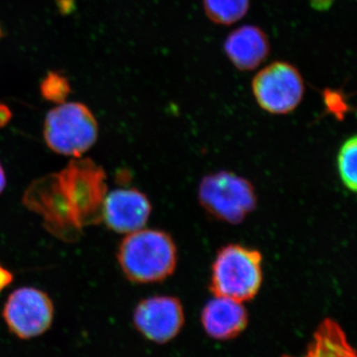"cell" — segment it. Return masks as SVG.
I'll use <instances>...</instances> for the list:
<instances>
[{
  "label": "cell",
  "instance_id": "cell-1",
  "mask_svg": "<svg viewBox=\"0 0 357 357\" xmlns=\"http://www.w3.org/2000/svg\"><path fill=\"white\" fill-rule=\"evenodd\" d=\"M119 266L133 283H156L175 271L178 252L172 237L165 231L143 229L128 234L117 252Z\"/></svg>",
  "mask_w": 357,
  "mask_h": 357
},
{
  "label": "cell",
  "instance_id": "cell-2",
  "mask_svg": "<svg viewBox=\"0 0 357 357\" xmlns=\"http://www.w3.org/2000/svg\"><path fill=\"white\" fill-rule=\"evenodd\" d=\"M262 280L259 251L239 244H229L218 251L211 276V290L217 297L241 303L253 299Z\"/></svg>",
  "mask_w": 357,
  "mask_h": 357
},
{
  "label": "cell",
  "instance_id": "cell-3",
  "mask_svg": "<svg viewBox=\"0 0 357 357\" xmlns=\"http://www.w3.org/2000/svg\"><path fill=\"white\" fill-rule=\"evenodd\" d=\"M98 135L95 115L83 103H61L45 119V141L58 154L79 158L93 146Z\"/></svg>",
  "mask_w": 357,
  "mask_h": 357
},
{
  "label": "cell",
  "instance_id": "cell-4",
  "mask_svg": "<svg viewBox=\"0 0 357 357\" xmlns=\"http://www.w3.org/2000/svg\"><path fill=\"white\" fill-rule=\"evenodd\" d=\"M199 204L210 215L229 223L243 222L256 206L255 190L249 181L229 172L206 176L199 187Z\"/></svg>",
  "mask_w": 357,
  "mask_h": 357
},
{
  "label": "cell",
  "instance_id": "cell-5",
  "mask_svg": "<svg viewBox=\"0 0 357 357\" xmlns=\"http://www.w3.org/2000/svg\"><path fill=\"white\" fill-rule=\"evenodd\" d=\"M53 301L44 291L22 287L13 291L2 310L9 332L20 340L38 337L51 328Z\"/></svg>",
  "mask_w": 357,
  "mask_h": 357
},
{
  "label": "cell",
  "instance_id": "cell-6",
  "mask_svg": "<svg viewBox=\"0 0 357 357\" xmlns=\"http://www.w3.org/2000/svg\"><path fill=\"white\" fill-rule=\"evenodd\" d=\"M252 91L256 102L265 112L286 114L300 105L305 86L299 70L294 66L276 62L256 75Z\"/></svg>",
  "mask_w": 357,
  "mask_h": 357
},
{
  "label": "cell",
  "instance_id": "cell-7",
  "mask_svg": "<svg viewBox=\"0 0 357 357\" xmlns=\"http://www.w3.org/2000/svg\"><path fill=\"white\" fill-rule=\"evenodd\" d=\"M184 319L182 304L170 296H154L142 300L133 314L136 330L157 344L173 340L184 325Z\"/></svg>",
  "mask_w": 357,
  "mask_h": 357
},
{
  "label": "cell",
  "instance_id": "cell-8",
  "mask_svg": "<svg viewBox=\"0 0 357 357\" xmlns=\"http://www.w3.org/2000/svg\"><path fill=\"white\" fill-rule=\"evenodd\" d=\"M151 211V203L143 192L117 189L105 197L102 218L109 229L128 234L145 227Z\"/></svg>",
  "mask_w": 357,
  "mask_h": 357
},
{
  "label": "cell",
  "instance_id": "cell-9",
  "mask_svg": "<svg viewBox=\"0 0 357 357\" xmlns=\"http://www.w3.org/2000/svg\"><path fill=\"white\" fill-rule=\"evenodd\" d=\"M248 321V312L241 302L217 296L206 305L202 314L204 330L215 340L236 337L246 328Z\"/></svg>",
  "mask_w": 357,
  "mask_h": 357
},
{
  "label": "cell",
  "instance_id": "cell-10",
  "mask_svg": "<svg viewBox=\"0 0 357 357\" xmlns=\"http://www.w3.org/2000/svg\"><path fill=\"white\" fill-rule=\"evenodd\" d=\"M225 50L236 68L250 70L266 60L269 42L259 28L252 25L243 26L227 37Z\"/></svg>",
  "mask_w": 357,
  "mask_h": 357
},
{
  "label": "cell",
  "instance_id": "cell-11",
  "mask_svg": "<svg viewBox=\"0 0 357 357\" xmlns=\"http://www.w3.org/2000/svg\"><path fill=\"white\" fill-rule=\"evenodd\" d=\"M291 357V356H283ZM304 357H356L342 326L326 319L314 333Z\"/></svg>",
  "mask_w": 357,
  "mask_h": 357
},
{
  "label": "cell",
  "instance_id": "cell-12",
  "mask_svg": "<svg viewBox=\"0 0 357 357\" xmlns=\"http://www.w3.org/2000/svg\"><path fill=\"white\" fill-rule=\"evenodd\" d=\"M206 15L213 22L230 25L245 15L249 8V0H204Z\"/></svg>",
  "mask_w": 357,
  "mask_h": 357
},
{
  "label": "cell",
  "instance_id": "cell-13",
  "mask_svg": "<svg viewBox=\"0 0 357 357\" xmlns=\"http://www.w3.org/2000/svg\"><path fill=\"white\" fill-rule=\"evenodd\" d=\"M356 155V137L352 136L342 144L337 155V169L340 178L345 187L351 192H356L357 187Z\"/></svg>",
  "mask_w": 357,
  "mask_h": 357
},
{
  "label": "cell",
  "instance_id": "cell-14",
  "mask_svg": "<svg viewBox=\"0 0 357 357\" xmlns=\"http://www.w3.org/2000/svg\"><path fill=\"white\" fill-rule=\"evenodd\" d=\"M40 91L45 100L61 105L69 96L70 86L67 77L57 72H50L42 81Z\"/></svg>",
  "mask_w": 357,
  "mask_h": 357
},
{
  "label": "cell",
  "instance_id": "cell-15",
  "mask_svg": "<svg viewBox=\"0 0 357 357\" xmlns=\"http://www.w3.org/2000/svg\"><path fill=\"white\" fill-rule=\"evenodd\" d=\"M325 103L326 109L333 112L337 119H342L347 112V105H345L342 95L335 91H326Z\"/></svg>",
  "mask_w": 357,
  "mask_h": 357
},
{
  "label": "cell",
  "instance_id": "cell-16",
  "mask_svg": "<svg viewBox=\"0 0 357 357\" xmlns=\"http://www.w3.org/2000/svg\"><path fill=\"white\" fill-rule=\"evenodd\" d=\"M13 280V273L0 264V292H2L7 286L10 285Z\"/></svg>",
  "mask_w": 357,
  "mask_h": 357
},
{
  "label": "cell",
  "instance_id": "cell-17",
  "mask_svg": "<svg viewBox=\"0 0 357 357\" xmlns=\"http://www.w3.org/2000/svg\"><path fill=\"white\" fill-rule=\"evenodd\" d=\"M13 114L7 105L0 103V128L6 126L10 121Z\"/></svg>",
  "mask_w": 357,
  "mask_h": 357
},
{
  "label": "cell",
  "instance_id": "cell-18",
  "mask_svg": "<svg viewBox=\"0 0 357 357\" xmlns=\"http://www.w3.org/2000/svg\"><path fill=\"white\" fill-rule=\"evenodd\" d=\"M6 185V172H4L3 167L0 163V194L4 191Z\"/></svg>",
  "mask_w": 357,
  "mask_h": 357
},
{
  "label": "cell",
  "instance_id": "cell-19",
  "mask_svg": "<svg viewBox=\"0 0 357 357\" xmlns=\"http://www.w3.org/2000/svg\"><path fill=\"white\" fill-rule=\"evenodd\" d=\"M0 34H1V29H0Z\"/></svg>",
  "mask_w": 357,
  "mask_h": 357
}]
</instances>
